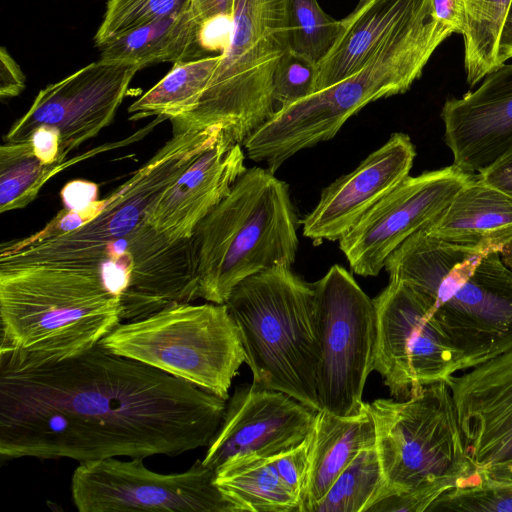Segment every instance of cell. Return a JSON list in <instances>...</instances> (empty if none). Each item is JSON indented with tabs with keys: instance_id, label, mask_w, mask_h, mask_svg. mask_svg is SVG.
<instances>
[{
	"instance_id": "11",
	"label": "cell",
	"mask_w": 512,
	"mask_h": 512,
	"mask_svg": "<svg viewBox=\"0 0 512 512\" xmlns=\"http://www.w3.org/2000/svg\"><path fill=\"white\" fill-rule=\"evenodd\" d=\"M321 360V410L337 416L360 411L367 377L374 370L376 312L373 300L342 266L333 265L314 282Z\"/></svg>"
},
{
	"instance_id": "42",
	"label": "cell",
	"mask_w": 512,
	"mask_h": 512,
	"mask_svg": "<svg viewBox=\"0 0 512 512\" xmlns=\"http://www.w3.org/2000/svg\"><path fill=\"white\" fill-rule=\"evenodd\" d=\"M512 58V0L503 21L496 52V68Z\"/></svg>"
},
{
	"instance_id": "41",
	"label": "cell",
	"mask_w": 512,
	"mask_h": 512,
	"mask_svg": "<svg viewBox=\"0 0 512 512\" xmlns=\"http://www.w3.org/2000/svg\"><path fill=\"white\" fill-rule=\"evenodd\" d=\"M432 6L441 22L460 32L464 20L463 0H432Z\"/></svg>"
},
{
	"instance_id": "21",
	"label": "cell",
	"mask_w": 512,
	"mask_h": 512,
	"mask_svg": "<svg viewBox=\"0 0 512 512\" xmlns=\"http://www.w3.org/2000/svg\"><path fill=\"white\" fill-rule=\"evenodd\" d=\"M244 161L242 145L223 134L159 195L144 220L169 240L191 238L246 171Z\"/></svg>"
},
{
	"instance_id": "33",
	"label": "cell",
	"mask_w": 512,
	"mask_h": 512,
	"mask_svg": "<svg viewBox=\"0 0 512 512\" xmlns=\"http://www.w3.org/2000/svg\"><path fill=\"white\" fill-rule=\"evenodd\" d=\"M428 511L512 512V484L480 479L443 493Z\"/></svg>"
},
{
	"instance_id": "13",
	"label": "cell",
	"mask_w": 512,
	"mask_h": 512,
	"mask_svg": "<svg viewBox=\"0 0 512 512\" xmlns=\"http://www.w3.org/2000/svg\"><path fill=\"white\" fill-rule=\"evenodd\" d=\"M372 300L377 329L374 370L392 396L407 399L464 370L460 354L438 329L418 291L389 278Z\"/></svg>"
},
{
	"instance_id": "20",
	"label": "cell",
	"mask_w": 512,
	"mask_h": 512,
	"mask_svg": "<svg viewBox=\"0 0 512 512\" xmlns=\"http://www.w3.org/2000/svg\"><path fill=\"white\" fill-rule=\"evenodd\" d=\"M441 119L454 166L471 174L490 166L512 145V64L494 69L476 90L447 99Z\"/></svg>"
},
{
	"instance_id": "16",
	"label": "cell",
	"mask_w": 512,
	"mask_h": 512,
	"mask_svg": "<svg viewBox=\"0 0 512 512\" xmlns=\"http://www.w3.org/2000/svg\"><path fill=\"white\" fill-rule=\"evenodd\" d=\"M447 384L478 477L512 484V349Z\"/></svg>"
},
{
	"instance_id": "18",
	"label": "cell",
	"mask_w": 512,
	"mask_h": 512,
	"mask_svg": "<svg viewBox=\"0 0 512 512\" xmlns=\"http://www.w3.org/2000/svg\"><path fill=\"white\" fill-rule=\"evenodd\" d=\"M415 156L410 136L393 133L356 169L323 189L315 208L302 220L303 235L317 244L339 240L409 176Z\"/></svg>"
},
{
	"instance_id": "32",
	"label": "cell",
	"mask_w": 512,
	"mask_h": 512,
	"mask_svg": "<svg viewBox=\"0 0 512 512\" xmlns=\"http://www.w3.org/2000/svg\"><path fill=\"white\" fill-rule=\"evenodd\" d=\"M191 7V0H108L94 36L97 48L138 27Z\"/></svg>"
},
{
	"instance_id": "43",
	"label": "cell",
	"mask_w": 512,
	"mask_h": 512,
	"mask_svg": "<svg viewBox=\"0 0 512 512\" xmlns=\"http://www.w3.org/2000/svg\"><path fill=\"white\" fill-rule=\"evenodd\" d=\"M499 254L503 263L512 270V240L500 249Z\"/></svg>"
},
{
	"instance_id": "26",
	"label": "cell",
	"mask_w": 512,
	"mask_h": 512,
	"mask_svg": "<svg viewBox=\"0 0 512 512\" xmlns=\"http://www.w3.org/2000/svg\"><path fill=\"white\" fill-rule=\"evenodd\" d=\"M214 483L233 512H301L300 500L280 479L272 457L231 459L216 469Z\"/></svg>"
},
{
	"instance_id": "5",
	"label": "cell",
	"mask_w": 512,
	"mask_h": 512,
	"mask_svg": "<svg viewBox=\"0 0 512 512\" xmlns=\"http://www.w3.org/2000/svg\"><path fill=\"white\" fill-rule=\"evenodd\" d=\"M385 481L370 511L423 512L445 492L480 480L466 452L447 382L402 401L367 403Z\"/></svg>"
},
{
	"instance_id": "30",
	"label": "cell",
	"mask_w": 512,
	"mask_h": 512,
	"mask_svg": "<svg viewBox=\"0 0 512 512\" xmlns=\"http://www.w3.org/2000/svg\"><path fill=\"white\" fill-rule=\"evenodd\" d=\"M385 481L376 445L361 450L340 473L312 512H364L384 495Z\"/></svg>"
},
{
	"instance_id": "22",
	"label": "cell",
	"mask_w": 512,
	"mask_h": 512,
	"mask_svg": "<svg viewBox=\"0 0 512 512\" xmlns=\"http://www.w3.org/2000/svg\"><path fill=\"white\" fill-rule=\"evenodd\" d=\"M432 14V0H360L316 65L314 93L357 72L389 36Z\"/></svg>"
},
{
	"instance_id": "2",
	"label": "cell",
	"mask_w": 512,
	"mask_h": 512,
	"mask_svg": "<svg viewBox=\"0 0 512 512\" xmlns=\"http://www.w3.org/2000/svg\"><path fill=\"white\" fill-rule=\"evenodd\" d=\"M384 268L426 299L465 370L512 349V270L499 251L451 244L422 229Z\"/></svg>"
},
{
	"instance_id": "35",
	"label": "cell",
	"mask_w": 512,
	"mask_h": 512,
	"mask_svg": "<svg viewBox=\"0 0 512 512\" xmlns=\"http://www.w3.org/2000/svg\"><path fill=\"white\" fill-rule=\"evenodd\" d=\"M310 435L300 445L272 457L280 479L300 500L301 507L310 473Z\"/></svg>"
},
{
	"instance_id": "17",
	"label": "cell",
	"mask_w": 512,
	"mask_h": 512,
	"mask_svg": "<svg viewBox=\"0 0 512 512\" xmlns=\"http://www.w3.org/2000/svg\"><path fill=\"white\" fill-rule=\"evenodd\" d=\"M316 415L284 392L253 382L238 386L202 462L216 471L234 458L281 454L307 439Z\"/></svg>"
},
{
	"instance_id": "29",
	"label": "cell",
	"mask_w": 512,
	"mask_h": 512,
	"mask_svg": "<svg viewBox=\"0 0 512 512\" xmlns=\"http://www.w3.org/2000/svg\"><path fill=\"white\" fill-rule=\"evenodd\" d=\"M511 0H463L464 64L468 84L473 87L496 69L501 27Z\"/></svg>"
},
{
	"instance_id": "38",
	"label": "cell",
	"mask_w": 512,
	"mask_h": 512,
	"mask_svg": "<svg viewBox=\"0 0 512 512\" xmlns=\"http://www.w3.org/2000/svg\"><path fill=\"white\" fill-rule=\"evenodd\" d=\"M26 140L30 141L35 155L44 163L54 164L66 161L60 160L59 134L55 129L46 126L38 127Z\"/></svg>"
},
{
	"instance_id": "15",
	"label": "cell",
	"mask_w": 512,
	"mask_h": 512,
	"mask_svg": "<svg viewBox=\"0 0 512 512\" xmlns=\"http://www.w3.org/2000/svg\"><path fill=\"white\" fill-rule=\"evenodd\" d=\"M139 67L98 60L41 89L29 109L3 137L6 142L26 140L38 127L59 134L60 160L95 137L114 119Z\"/></svg>"
},
{
	"instance_id": "9",
	"label": "cell",
	"mask_w": 512,
	"mask_h": 512,
	"mask_svg": "<svg viewBox=\"0 0 512 512\" xmlns=\"http://www.w3.org/2000/svg\"><path fill=\"white\" fill-rule=\"evenodd\" d=\"M223 134L218 127L172 124V137L122 185L97 200L92 220L43 239L26 237L3 243L0 266L43 264L99 271L108 246L133 231L159 195Z\"/></svg>"
},
{
	"instance_id": "12",
	"label": "cell",
	"mask_w": 512,
	"mask_h": 512,
	"mask_svg": "<svg viewBox=\"0 0 512 512\" xmlns=\"http://www.w3.org/2000/svg\"><path fill=\"white\" fill-rule=\"evenodd\" d=\"M214 478L200 459L184 472L162 474L142 458L111 457L80 463L71 495L79 512H233Z\"/></svg>"
},
{
	"instance_id": "3",
	"label": "cell",
	"mask_w": 512,
	"mask_h": 512,
	"mask_svg": "<svg viewBox=\"0 0 512 512\" xmlns=\"http://www.w3.org/2000/svg\"><path fill=\"white\" fill-rule=\"evenodd\" d=\"M453 32L435 14L396 31L351 76L278 108L243 142L247 156L275 173L299 151L332 139L367 104L406 92Z\"/></svg>"
},
{
	"instance_id": "7",
	"label": "cell",
	"mask_w": 512,
	"mask_h": 512,
	"mask_svg": "<svg viewBox=\"0 0 512 512\" xmlns=\"http://www.w3.org/2000/svg\"><path fill=\"white\" fill-rule=\"evenodd\" d=\"M289 187L267 168H247L192 235L198 295L225 304L244 279L291 267L298 250Z\"/></svg>"
},
{
	"instance_id": "4",
	"label": "cell",
	"mask_w": 512,
	"mask_h": 512,
	"mask_svg": "<svg viewBox=\"0 0 512 512\" xmlns=\"http://www.w3.org/2000/svg\"><path fill=\"white\" fill-rule=\"evenodd\" d=\"M1 349L61 361L99 344L122 320L99 271L29 264L0 267Z\"/></svg>"
},
{
	"instance_id": "34",
	"label": "cell",
	"mask_w": 512,
	"mask_h": 512,
	"mask_svg": "<svg viewBox=\"0 0 512 512\" xmlns=\"http://www.w3.org/2000/svg\"><path fill=\"white\" fill-rule=\"evenodd\" d=\"M316 64L291 50L281 58L273 76V99L288 106L314 93Z\"/></svg>"
},
{
	"instance_id": "10",
	"label": "cell",
	"mask_w": 512,
	"mask_h": 512,
	"mask_svg": "<svg viewBox=\"0 0 512 512\" xmlns=\"http://www.w3.org/2000/svg\"><path fill=\"white\" fill-rule=\"evenodd\" d=\"M100 343L225 400L246 359L226 304H172L143 319L119 323Z\"/></svg>"
},
{
	"instance_id": "19",
	"label": "cell",
	"mask_w": 512,
	"mask_h": 512,
	"mask_svg": "<svg viewBox=\"0 0 512 512\" xmlns=\"http://www.w3.org/2000/svg\"><path fill=\"white\" fill-rule=\"evenodd\" d=\"M123 239L132 268L119 297L121 320H140L199 298L192 238L169 240L143 220Z\"/></svg>"
},
{
	"instance_id": "31",
	"label": "cell",
	"mask_w": 512,
	"mask_h": 512,
	"mask_svg": "<svg viewBox=\"0 0 512 512\" xmlns=\"http://www.w3.org/2000/svg\"><path fill=\"white\" fill-rule=\"evenodd\" d=\"M342 29L341 20L327 15L317 0H290L289 50L318 64L331 50Z\"/></svg>"
},
{
	"instance_id": "25",
	"label": "cell",
	"mask_w": 512,
	"mask_h": 512,
	"mask_svg": "<svg viewBox=\"0 0 512 512\" xmlns=\"http://www.w3.org/2000/svg\"><path fill=\"white\" fill-rule=\"evenodd\" d=\"M205 28L191 7L158 19L102 45L100 60L133 64L141 70L162 62H183L205 57Z\"/></svg>"
},
{
	"instance_id": "8",
	"label": "cell",
	"mask_w": 512,
	"mask_h": 512,
	"mask_svg": "<svg viewBox=\"0 0 512 512\" xmlns=\"http://www.w3.org/2000/svg\"><path fill=\"white\" fill-rule=\"evenodd\" d=\"M289 2L234 0L226 44L198 106L171 123L219 127L242 145L273 115V76L289 50Z\"/></svg>"
},
{
	"instance_id": "24",
	"label": "cell",
	"mask_w": 512,
	"mask_h": 512,
	"mask_svg": "<svg viewBox=\"0 0 512 512\" xmlns=\"http://www.w3.org/2000/svg\"><path fill=\"white\" fill-rule=\"evenodd\" d=\"M376 445L373 417L364 402L351 416L317 411L310 435V473L301 512H312L340 473L363 449Z\"/></svg>"
},
{
	"instance_id": "39",
	"label": "cell",
	"mask_w": 512,
	"mask_h": 512,
	"mask_svg": "<svg viewBox=\"0 0 512 512\" xmlns=\"http://www.w3.org/2000/svg\"><path fill=\"white\" fill-rule=\"evenodd\" d=\"M61 198L66 210H83L98 200V186L90 181L74 180L63 187Z\"/></svg>"
},
{
	"instance_id": "36",
	"label": "cell",
	"mask_w": 512,
	"mask_h": 512,
	"mask_svg": "<svg viewBox=\"0 0 512 512\" xmlns=\"http://www.w3.org/2000/svg\"><path fill=\"white\" fill-rule=\"evenodd\" d=\"M26 87V77L19 64L5 47L0 48V97L13 98Z\"/></svg>"
},
{
	"instance_id": "14",
	"label": "cell",
	"mask_w": 512,
	"mask_h": 512,
	"mask_svg": "<svg viewBox=\"0 0 512 512\" xmlns=\"http://www.w3.org/2000/svg\"><path fill=\"white\" fill-rule=\"evenodd\" d=\"M475 176L452 164L406 177L338 240L351 270L377 276L391 253L435 220Z\"/></svg>"
},
{
	"instance_id": "6",
	"label": "cell",
	"mask_w": 512,
	"mask_h": 512,
	"mask_svg": "<svg viewBox=\"0 0 512 512\" xmlns=\"http://www.w3.org/2000/svg\"><path fill=\"white\" fill-rule=\"evenodd\" d=\"M225 304L238 328L252 382L321 410L314 284L291 267L274 266L240 282Z\"/></svg>"
},
{
	"instance_id": "23",
	"label": "cell",
	"mask_w": 512,
	"mask_h": 512,
	"mask_svg": "<svg viewBox=\"0 0 512 512\" xmlns=\"http://www.w3.org/2000/svg\"><path fill=\"white\" fill-rule=\"evenodd\" d=\"M424 230L451 244L500 251L512 240V198L476 174Z\"/></svg>"
},
{
	"instance_id": "1",
	"label": "cell",
	"mask_w": 512,
	"mask_h": 512,
	"mask_svg": "<svg viewBox=\"0 0 512 512\" xmlns=\"http://www.w3.org/2000/svg\"><path fill=\"white\" fill-rule=\"evenodd\" d=\"M226 400L137 360L92 349L38 361L0 349V456H178L208 446Z\"/></svg>"
},
{
	"instance_id": "40",
	"label": "cell",
	"mask_w": 512,
	"mask_h": 512,
	"mask_svg": "<svg viewBox=\"0 0 512 512\" xmlns=\"http://www.w3.org/2000/svg\"><path fill=\"white\" fill-rule=\"evenodd\" d=\"M234 0H191V9L198 22L206 29L217 20H230Z\"/></svg>"
},
{
	"instance_id": "37",
	"label": "cell",
	"mask_w": 512,
	"mask_h": 512,
	"mask_svg": "<svg viewBox=\"0 0 512 512\" xmlns=\"http://www.w3.org/2000/svg\"><path fill=\"white\" fill-rule=\"evenodd\" d=\"M484 183L512 198V145L490 166L477 173Z\"/></svg>"
},
{
	"instance_id": "27",
	"label": "cell",
	"mask_w": 512,
	"mask_h": 512,
	"mask_svg": "<svg viewBox=\"0 0 512 512\" xmlns=\"http://www.w3.org/2000/svg\"><path fill=\"white\" fill-rule=\"evenodd\" d=\"M220 55L174 63L172 69L128 108L130 120L174 119L192 112L206 90Z\"/></svg>"
},
{
	"instance_id": "28",
	"label": "cell",
	"mask_w": 512,
	"mask_h": 512,
	"mask_svg": "<svg viewBox=\"0 0 512 512\" xmlns=\"http://www.w3.org/2000/svg\"><path fill=\"white\" fill-rule=\"evenodd\" d=\"M113 146L103 145L65 162L46 164L35 155L30 141H3L0 147V212L27 206L54 175Z\"/></svg>"
}]
</instances>
